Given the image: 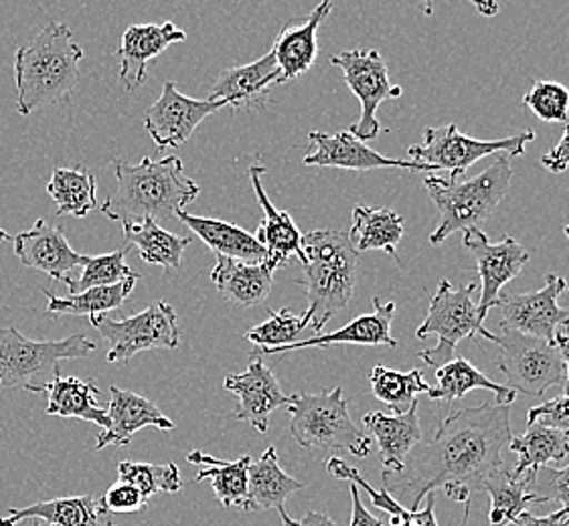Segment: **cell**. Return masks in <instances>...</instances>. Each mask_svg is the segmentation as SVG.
Returning <instances> with one entry per match:
<instances>
[{
    "label": "cell",
    "instance_id": "cell-1",
    "mask_svg": "<svg viewBox=\"0 0 569 526\" xmlns=\"http://www.w3.org/2000/svg\"><path fill=\"white\" fill-rule=\"evenodd\" d=\"M512 439L511 407L480 403L458 409L436 427L430 442H420L398 474L383 469V486L401 506L418 510L421 500L445 490L455 503L465 504V525L470 515V496L495 472L507 468L502 456Z\"/></svg>",
    "mask_w": 569,
    "mask_h": 526
},
{
    "label": "cell",
    "instance_id": "cell-2",
    "mask_svg": "<svg viewBox=\"0 0 569 526\" xmlns=\"http://www.w3.org/2000/svg\"><path fill=\"white\" fill-rule=\"evenodd\" d=\"M114 195L103 203L102 213L122 225L177 218L201 193L177 156L162 161L147 156L138 164L114 161Z\"/></svg>",
    "mask_w": 569,
    "mask_h": 526
},
{
    "label": "cell",
    "instance_id": "cell-3",
    "mask_svg": "<svg viewBox=\"0 0 569 526\" xmlns=\"http://www.w3.org/2000/svg\"><path fill=\"white\" fill-rule=\"evenodd\" d=\"M83 49L68 23L51 21L31 43L14 53L17 112L33 114L41 105L66 102L80 81Z\"/></svg>",
    "mask_w": 569,
    "mask_h": 526
},
{
    "label": "cell",
    "instance_id": "cell-4",
    "mask_svg": "<svg viewBox=\"0 0 569 526\" xmlns=\"http://www.w3.org/2000/svg\"><path fill=\"white\" fill-rule=\"evenodd\" d=\"M302 280L307 292L310 328L319 336L335 314L353 300L357 284V260L349 231L319 230L302 235Z\"/></svg>",
    "mask_w": 569,
    "mask_h": 526
},
{
    "label": "cell",
    "instance_id": "cell-5",
    "mask_svg": "<svg viewBox=\"0 0 569 526\" xmlns=\"http://www.w3.org/2000/svg\"><path fill=\"white\" fill-rule=\"evenodd\" d=\"M511 181V161L502 154H495L489 166L468 181L428 174L423 186L438 209V225L430 235V243L440 245L456 231L480 230L501 205Z\"/></svg>",
    "mask_w": 569,
    "mask_h": 526
},
{
    "label": "cell",
    "instance_id": "cell-6",
    "mask_svg": "<svg viewBox=\"0 0 569 526\" xmlns=\"http://www.w3.org/2000/svg\"><path fill=\"white\" fill-rule=\"evenodd\" d=\"M290 434L300 447L325 452L347 449L355 458H367L373 439L355 424L341 387L322 393H297L288 405Z\"/></svg>",
    "mask_w": 569,
    "mask_h": 526
},
{
    "label": "cell",
    "instance_id": "cell-7",
    "mask_svg": "<svg viewBox=\"0 0 569 526\" xmlns=\"http://www.w3.org/2000/svg\"><path fill=\"white\" fill-rule=\"evenodd\" d=\"M98 344L78 332L61 341H31L17 328H0V387L33 391L59 375L61 361L88 358Z\"/></svg>",
    "mask_w": 569,
    "mask_h": 526
},
{
    "label": "cell",
    "instance_id": "cell-8",
    "mask_svg": "<svg viewBox=\"0 0 569 526\" xmlns=\"http://www.w3.org/2000/svg\"><path fill=\"white\" fill-rule=\"evenodd\" d=\"M477 290L479 286L475 282L460 287L452 286L448 280L438 284L430 300L428 316L416 331L420 341L432 334L438 336L436 346L426 348L418 355L426 365L440 368L455 361L456 346L465 338L482 336L489 338L490 343L497 341V334L490 332L479 318V308L475 302Z\"/></svg>",
    "mask_w": 569,
    "mask_h": 526
},
{
    "label": "cell",
    "instance_id": "cell-9",
    "mask_svg": "<svg viewBox=\"0 0 569 526\" xmlns=\"http://www.w3.org/2000/svg\"><path fill=\"white\" fill-rule=\"evenodd\" d=\"M536 140V132L525 128L523 132L515 136L499 138V140H477L465 136L456 124L446 127L426 128L421 144H413L408 149L411 162L428 164L436 171H450L452 179H460L465 172L490 154H509V156H523L529 142Z\"/></svg>",
    "mask_w": 569,
    "mask_h": 526
},
{
    "label": "cell",
    "instance_id": "cell-10",
    "mask_svg": "<svg viewBox=\"0 0 569 526\" xmlns=\"http://www.w3.org/2000/svg\"><path fill=\"white\" fill-rule=\"evenodd\" d=\"M495 344L499 346L497 366L507 377V387L531 397H541L556 385H566V366L556 343L502 331Z\"/></svg>",
    "mask_w": 569,
    "mask_h": 526
},
{
    "label": "cell",
    "instance_id": "cell-11",
    "mask_svg": "<svg viewBox=\"0 0 569 526\" xmlns=\"http://www.w3.org/2000/svg\"><path fill=\"white\" fill-rule=\"evenodd\" d=\"M91 324L102 334L103 341L110 343L106 355L108 363H128L138 353L160 348L172 351L181 343L177 312L169 302H154L149 308L122 321L98 316Z\"/></svg>",
    "mask_w": 569,
    "mask_h": 526
},
{
    "label": "cell",
    "instance_id": "cell-12",
    "mask_svg": "<svg viewBox=\"0 0 569 526\" xmlns=\"http://www.w3.org/2000/svg\"><path fill=\"white\" fill-rule=\"evenodd\" d=\"M330 63L341 69L349 90L361 103V115L349 128V134H353L361 142L373 140L381 130L376 115L377 108L388 98H399L401 88H391L388 65L377 49L342 51L339 55H332Z\"/></svg>",
    "mask_w": 569,
    "mask_h": 526
},
{
    "label": "cell",
    "instance_id": "cell-13",
    "mask_svg": "<svg viewBox=\"0 0 569 526\" xmlns=\"http://www.w3.org/2000/svg\"><path fill=\"white\" fill-rule=\"evenodd\" d=\"M566 290V280L558 274L546 275V286L536 292H507L499 297L502 331L556 343V328H569V308H559L558 297Z\"/></svg>",
    "mask_w": 569,
    "mask_h": 526
},
{
    "label": "cell",
    "instance_id": "cell-14",
    "mask_svg": "<svg viewBox=\"0 0 569 526\" xmlns=\"http://www.w3.org/2000/svg\"><path fill=\"white\" fill-rule=\"evenodd\" d=\"M221 108H228V103L194 100L179 92L172 81H164L159 100L144 114V128L160 150L181 149L199 124Z\"/></svg>",
    "mask_w": 569,
    "mask_h": 526
},
{
    "label": "cell",
    "instance_id": "cell-15",
    "mask_svg": "<svg viewBox=\"0 0 569 526\" xmlns=\"http://www.w3.org/2000/svg\"><path fill=\"white\" fill-rule=\"evenodd\" d=\"M465 247L477 260V270L482 282L477 308L480 321L485 322L490 308H497L502 287L521 274L531 255L512 237L490 243L489 235L482 230L465 231Z\"/></svg>",
    "mask_w": 569,
    "mask_h": 526
},
{
    "label": "cell",
    "instance_id": "cell-16",
    "mask_svg": "<svg viewBox=\"0 0 569 526\" xmlns=\"http://www.w3.org/2000/svg\"><path fill=\"white\" fill-rule=\"evenodd\" d=\"M223 390L238 397V407L233 417L266 434L270 427V417L276 409L286 407L290 397H286L272 368L263 365L262 356L251 355L250 366L243 373H233L223 381Z\"/></svg>",
    "mask_w": 569,
    "mask_h": 526
},
{
    "label": "cell",
    "instance_id": "cell-17",
    "mask_svg": "<svg viewBox=\"0 0 569 526\" xmlns=\"http://www.w3.org/2000/svg\"><path fill=\"white\" fill-rule=\"evenodd\" d=\"M308 140L312 142V152H308L302 162L307 166H325V169H342V171H373V169H406L413 172H433L436 169L421 162L388 159L377 150L369 149L365 142L357 140L349 132L325 134L310 132Z\"/></svg>",
    "mask_w": 569,
    "mask_h": 526
},
{
    "label": "cell",
    "instance_id": "cell-18",
    "mask_svg": "<svg viewBox=\"0 0 569 526\" xmlns=\"http://www.w3.org/2000/svg\"><path fill=\"white\" fill-rule=\"evenodd\" d=\"M12 247L23 265L43 272L51 280H63L88 260V255L69 245L61 227L49 225L46 219H37L31 230L14 235Z\"/></svg>",
    "mask_w": 569,
    "mask_h": 526
},
{
    "label": "cell",
    "instance_id": "cell-19",
    "mask_svg": "<svg viewBox=\"0 0 569 526\" xmlns=\"http://www.w3.org/2000/svg\"><path fill=\"white\" fill-rule=\"evenodd\" d=\"M273 85H280V69L270 51L253 63L221 71L207 100L226 102L231 110L262 112L268 105Z\"/></svg>",
    "mask_w": 569,
    "mask_h": 526
},
{
    "label": "cell",
    "instance_id": "cell-20",
    "mask_svg": "<svg viewBox=\"0 0 569 526\" xmlns=\"http://www.w3.org/2000/svg\"><path fill=\"white\" fill-rule=\"evenodd\" d=\"M187 41V33L171 23L130 24L122 33L116 55L122 61L120 83L134 92L147 81L150 59L159 58L174 43Z\"/></svg>",
    "mask_w": 569,
    "mask_h": 526
},
{
    "label": "cell",
    "instance_id": "cell-21",
    "mask_svg": "<svg viewBox=\"0 0 569 526\" xmlns=\"http://www.w3.org/2000/svg\"><path fill=\"white\" fill-rule=\"evenodd\" d=\"M266 172L268 169L262 164L250 166L251 189L263 209V221L256 231V240L262 243L266 250V263L276 272L288 265L292 257H298V262H302L305 252H302V233L298 230L295 219L288 211L276 209L263 189L262 179Z\"/></svg>",
    "mask_w": 569,
    "mask_h": 526
},
{
    "label": "cell",
    "instance_id": "cell-22",
    "mask_svg": "<svg viewBox=\"0 0 569 526\" xmlns=\"http://www.w3.org/2000/svg\"><path fill=\"white\" fill-rule=\"evenodd\" d=\"M108 417L110 427L98 434L96 452L108 446H128L132 437L144 427L157 429H174L171 419L160 412L152 401L138 395L134 391L110 387V403H108Z\"/></svg>",
    "mask_w": 569,
    "mask_h": 526
},
{
    "label": "cell",
    "instance_id": "cell-23",
    "mask_svg": "<svg viewBox=\"0 0 569 526\" xmlns=\"http://www.w3.org/2000/svg\"><path fill=\"white\" fill-rule=\"evenodd\" d=\"M373 306L376 310L363 314L359 318L349 322L347 326H342L339 331L330 332V334H319L307 341H297V343L288 344L282 348H273V351H256L258 355H286L292 351H302V348H312L320 346L327 348L332 344H361V346H398V341L391 334V324L396 316V304L393 302H383L381 297L373 296Z\"/></svg>",
    "mask_w": 569,
    "mask_h": 526
},
{
    "label": "cell",
    "instance_id": "cell-24",
    "mask_svg": "<svg viewBox=\"0 0 569 526\" xmlns=\"http://www.w3.org/2000/svg\"><path fill=\"white\" fill-rule=\"evenodd\" d=\"M332 11V2H320L302 23L286 24L273 41L272 53L280 69V83L295 81L315 65L319 53V27Z\"/></svg>",
    "mask_w": 569,
    "mask_h": 526
},
{
    "label": "cell",
    "instance_id": "cell-25",
    "mask_svg": "<svg viewBox=\"0 0 569 526\" xmlns=\"http://www.w3.org/2000/svg\"><path fill=\"white\" fill-rule=\"evenodd\" d=\"M363 429L369 437L376 439L383 468L389 474L401 472L411 449L423 442L418 405L403 415L367 413L363 417Z\"/></svg>",
    "mask_w": 569,
    "mask_h": 526
},
{
    "label": "cell",
    "instance_id": "cell-26",
    "mask_svg": "<svg viewBox=\"0 0 569 526\" xmlns=\"http://www.w3.org/2000/svg\"><path fill=\"white\" fill-rule=\"evenodd\" d=\"M211 280L221 296L238 308H253L263 304L273 286V270L266 262L243 263L217 257Z\"/></svg>",
    "mask_w": 569,
    "mask_h": 526
},
{
    "label": "cell",
    "instance_id": "cell-27",
    "mask_svg": "<svg viewBox=\"0 0 569 526\" xmlns=\"http://www.w3.org/2000/svg\"><path fill=\"white\" fill-rule=\"evenodd\" d=\"M33 393H47V415L63 417V419L76 417V419L100 425L102 429L110 427V417L98 403L100 390L93 381L58 375L46 385L34 387Z\"/></svg>",
    "mask_w": 569,
    "mask_h": 526
},
{
    "label": "cell",
    "instance_id": "cell-28",
    "mask_svg": "<svg viewBox=\"0 0 569 526\" xmlns=\"http://www.w3.org/2000/svg\"><path fill=\"white\" fill-rule=\"evenodd\" d=\"M39 518L47 526H114L112 516L93 496H68L49 503H34L27 508H11L0 518V526H14Z\"/></svg>",
    "mask_w": 569,
    "mask_h": 526
},
{
    "label": "cell",
    "instance_id": "cell-29",
    "mask_svg": "<svg viewBox=\"0 0 569 526\" xmlns=\"http://www.w3.org/2000/svg\"><path fill=\"white\" fill-rule=\"evenodd\" d=\"M177 219L193 231L199 240L207 243V247L216 253L217 257H229L243 263L266 262L262 243L256 240L253 233H248L233 223L221 219L197 218L189 215L187 211L179 213Z\"/></svg>",
    "mask_w": 569,
    "mask_h": 526
},
{
    "label": "cell",
    "instance_id": "cell-30",
    "mask_svg": "<svg viewBox=\"0 0 569 526\" xmlns=\"http://www.w3.org/2000/svg\"><path fill=\"white\" fill-rule=\"evenodd\" d=\"M305 484L286 474L278 464L276 447L270 446L258 462H251L248 472V503L246 513L258 510H282L286 498L302 490Z\"/></svg>",
    "mask_w": 569,
    "mask_h": 526
},
{
    "label": "cell",
    "instance_id": "cell-31",
    "mask_svg": "<svg viewBox=\"0 0 569 526\" xmlns=\"http://www.w3.org/2000/svg\"><path fill=\"white\" fill-rule=\"evenodd\" d=\"M436 381H438V385L430 387L426 395L430 399L442 401V403H455L475 390L492 391L497 397L495 399L497 405L511 407L517 399V391L495 383L485 373H480L477 366L468 363L467 358H455V361L446 363L445 366L436 368Z\"/></svg>",
    "mask_w": 569,
    "mask_h": 526
},
{
    "label": "cell",
    "instance_id": "cell-32",
    "mask_svg": "<svg viewBox=\"0 0 569 526\" xmlns=\"http://www.w3.org/2000/svg\"><path fill=\"white\" fill-rule=\"evenodd\" d=\"M537 474H525L515 481L511 469L495 472L482 484V490L490 494V526H511L519 516L527 513L531 504H547L537 493H529L536 484Z\"/></svg>",
    "mask_w": 569,
    "mask_h": 526
},
{
    "label": "cell",
    "instance_id": "cell-33",
    "mask_svg": "<svg viewBox=\"0 0 569 526\" xmlns=\"http://www.w3.org/2000/svg\"><path fill=\"white\" fill-rule=\"evenodd\" d=\"M517 464L512 466L511 476L515 481L523 478L525 474H539L551 462L568 458L569 439L556 429H549L539 424L527 425V432L519 437L512 435L509 444Z\"/></svg>",
    "mask_w": 569,
    "mask_h": 526
},
{
    "label": "cell",
    "instance_id": "cell-34",
    "mask_svg": "<svg viewBox=\"0 0 569 526\" xmlns=\"http://www.w3.org/2000/svg\"><path fill=\"white\" fill-rule=\"evenodd\" d=\"M187 459L201 468L194 482L211 481L217 503L221 506H238L241 510H246L248 472L253 462L251 456L228 462V459L213 458L209 454L194 449Z\"/></svg>",
    "mask_w": 569,
    "mask_h": 526
},
{
    "label": "cell",
    "instance_id": "cell-35",
    "mask_svg": "<svg viewBox=\"0 0 569 526\" xmlns=\"http://www.w3.org/2000/svg\"><path fill=\"white\" fill-rule=\"evenodd\" d=\"M357 253L381 250L398 260V243L403 237V218L383 206L357 205L353 230L349 231Z\"/></svg>",
    "mask_w": 569,
    "mask_h": 526
},
{
    "label": "cell",
    "instance_id": "cell-36",
    "mask_svg": "<svg viewBox=\"0 0 569 526\" xmlns=\"http://www.w3.org/2000/svg\"><path fill=\"white\" fill-rule=\"evenodd\" d=\"M128 245H134L140 257L150 265H160L167 272L179 270L182 253L191 245L189 237H179L171 231L162 230L154 219H144L142 223L122 225Z\"/></svg>",
    "mask_w": 569,
    "mask_h": 526
},
{
    "label": "cell",
    "instance_id": "cell-37",
    "mask_svg": "<svg viewBox=\"0 0 569 526\" xmlns=\"http://www.w3.org/2000/svg\"><path fill=\"white\" fill-rule=\"evenodd\" d=\"M138 275L128 277L124 282H118L114 286L91 287L76 296H56L53 292L46 290L47 314L53 316H88L90 321L103 316L110 310H118L124 306L126 300L134 292Z\"/></svg>",
    "mask_w": 569,
    "mask_h": 526
},
{
    "label": "cell",
    "instance_id": "cell-38",
    "mask_svg": "<svg viewBox=\"0 0 569 526\" xmlns=\"http://www.w3.org/2000/svg\"><path fill=\"white\" fill-rule=\"evenodd\" d=\"M47 193L58 206L59 218H86L98 206L96 176L83 166H58L47 184Z\"/></svg>",
    "mask_w": 569,
    "mask_h": 526
},
{
    "label": "cell",
    "instance_id": "cell-39",
    "mask_svg": "<svg viewBox=\"0 0 569 526\" xmlns=\"http://www.w3.org/2000/svg\"><path fill=\"white\" fill-rule=\"evenodd\" d=\"M369 383H371L373 397L386 403L393 415L410 412L411 407L418 405V395L430 391V385L426 383L420 368L401 373V371L377 365L369 373Z\"/></svg>",
    "mask_w": 569,
    "mask_h": 526
},
{
    "label": "cell",
    "instance_id": "cell-40",
    "mask_svg": "<svg viewBox=\"0 0 569 526\" xmlns=\"http://www.w3.org/2000/svg\"><path fill=\"white\" fill-rule=\"evenodd\" d=\"M126 252H128V245L112 253L88 257L86 263L81 265L80 274L66 275L61 280L68 286L69 296H76V294H81V292L91 290V287L114 286L118 282H124L128 277L138 275L126 263Z\"/></svg>",
    "mask_w": 569,
    "mask_h": 526
},
{
    "label": "cell",
    "instance_id": "cell-41",
    "mask_svg": "<svg viewBox=\"0 0 569 526\" xmlns=\"http://www.w3.org/2000/svg\"><path fill=\"white\" fill-rule=\"evenodd\" d=\"M118 482L137 486L144 498L159 493H179L182 488L181 472L177 464H147V462H120Z\"/></svg>",
    "mask_w": 569,
    "mask_h": 526
},
{
    "label": "cell",
    "instance_id": "cell-42",
    "mask_svg": "<svg viewBox=\"0 0 569 526\" xmlns=\"http://www.w3.org/2000/svg\"><path fill=\"white\" fill-rule=\"evenodd\" d=\"M310 326L307 314L298 316L290 308L270 312V321L258 324L246 332V341L260 346V351H273L288 344L297 343L298 336Z\"/></svg>",
    "mask_w": 569,
    "mask_h": 526
},
{
    "label": "cell",
    "instance_id": "cell-43",
    "mask_svg": "<svg viewBox=\"0 0 569 526\" xmlns=\"http://www.w3.org/2000/svg\"><path fill=\"white\" fill-rule=\"evenodd\" d=\"M523 103L543 122L568 124L569 90L558 81H536L525 93Z\"/></svg>",
    "mask_w": 569,
    "mask_h": 526
},
{
    "label": "cell",
    "instance_id": "cell-44",
    "mask_svg": "<svg viewBox=\"0 0 569 526\" xmlns=\"http://www.w3.org/2000/svg\"><path fill=\"white\" fill-rule=\"evenodd\" d=\"M147 498L144 494L138 490L137 486L126 484V482H116L114 486L103 494L102 504L103 510L110 516L114 515H130V513H140L147 508Z\"/></svg>",
    "mask_w": 569,
    "mask_h": 526
},
{
    "label": "cell",
    "instance_id": "cell-45",
    "mask_svg": "<svg viewBox=\"0 0 569 526\" xmlns=\"http://www.w3.org/2000/svg\"><path fill=\"white\" fill-rule=\"evenodd\" d=\"M539 424L556 429L569 439V397L561 395L556 399L536 405L527 412V425Z\"/></svg>",
    "mask_w": 569,
    "mask_h": 526
},
{
    "label": "cell",
    "instance_id": "cell-46",
    "mask_svg": "<svg viewBox=\"0 0 569 526\" xmlns=\"http://www.w3.org/2000/svg\"><path fill=\"white\" fill-rule=\"evenodd\" d=\"M546 474V481L537 482L543 484L539 488H546V493L541 494V498H546V503H561V506L569 510V464L568 468H541Z\"/></svg>",
    "mask_w": 569,
    "mask_h": 526
},
{
    "label": "cell",
    "instance_id": "cell-47",
    "mask_svg": "<svg viewBox=\"0 0 569 526\" xmlns=\"http://www.w3.org/2000/svg\"><path fill=\"white\" fill-rule=\"evenodd\" d=\"M541 164L543 169L553 174H561V172L568 171L569 166V124L563 127V134L559 138L556 149L549 150L547 154L541 156Z\"/></svg>",
    "mask_w": 569,
    "mask_h": 526
},
{
    "label": "cell",
    "instance_id": "cell-48",
    "mask_svg": "<svg viewBox=\"0 0 569 526\" xmlns=\"http://www.w3.org/2000/svg\"><path fill=\"white\" fill-rule=\"evenodd\" d=\"M515 526H569V510L559 508L556 513L547 516H536L531 513H523L515 520Z\"/></svg>",
    "mask_w": 569,
    "mask_h": 526
},
{
    "label": "cell",
    "instance_id": "cell-49",
    "mask_svg": "<svg viewBox=\"0 0 569 526\" xmlns=\"http://www.w3.org/2000/svg\"><path fill=\"white\" fill-rule=\"evenodd\" d=\"M351 500H353V513H351V525L349 526H383L379 518H376L365 508L355 484H351Z\"/></svg>",
    "mask_w": 569,
    "mask_h": 526
},
{
    "label": "cell",
    "instance_id": "cell-50",
    "mask_svg": "<svg viewBox=\"0 0 569 526\" xmlns=\"http://www.w3.org/2000/svg\"><path fill=\"white\" fill-rule=\"evenodd\" d=\"M278 515L282 518V525L284 526H337L335 520H330L329 516L320 515V513H307L302 520L290 518V516L286 515L284 508L278 510Z\"/></svg>",
    "mask_w": 569,
    "mask_h": 526
},
{
    "label": "cell",
    "instance_id": "cell-51",
    "mask_svg": "<svg viewBox=\"0 0 569 526\" xmlns=\"http://www.w3.org/2000/svg\"><path fill=\"white\" fill-rule=\"evenodd\" d=\"M556 346H558L559 355H561V361H563V366H566V385H563V395H568L569 397V336L568 332H556Z\"/></svg>",
    "mask_w": 569,
    "mask_h": 526
},
{
    "label": "cell",
    "instance_id": "cell-52",
    "mask_svg": "<svg viewBox=\"0 0 569 526\" xmlns=\"http://www.w3.org/2000/svg\"><path fill=\"white\" fill-rule=\"evenodd\" d=\"M477 9H479L482 14H487V17H495L497 12H499V4H495V2H487V4H480L477 2Z\"/></svg>",
    "mask_w": 569,
    "mask_h": 526
},
{
    "label": "cell",
    "instance_id": "cell-53",
    "mask_svg": "<svg viewBox=\"0 0 569 526\" xmlns=\"http://www.w3.org/2000/svg\"><path fill=\"white\" fill-rule=\"evenodd\" d=\"M14 526H47L43 520H39V518H29V520H23V523H19V525Z\"/></svg>",
    "mask_w": 569,
    "mask_h": 526
},
{
    "label": "cell",
    "instance_id": "cell-54",
    "mask_svg": "<svg viewBox=\"0 0 569 526\" xmlns=\"http://www.w3.org/2000/svg\"><path fill=\"white\" fill-rule=\"evenodd\" d=\"M0 241H12L11 235L0 227Z\"/></svg>",
    "mask_w": 569,
    "mask_h": 526
},
{
    "label": "cell",
    "instance_id": "cell-55",
    "mask_svg": "<svg viewBox=\"0 0 569 526\" xmlns=\"http://www.w3.org/2000/svg\"><path fill=\"white\" fill-rule=\"evenodd\" d=\"M563 233H566V237L569 240V223L566 225V227H563Z\"/></svg>",
    "mask_w": 569,
    "mask_h": 526
}]
</instances>
